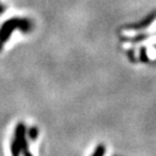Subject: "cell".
Masks as SVG:
<instances>
[{"mask_svg": "<svg viewBox=\"0 0 156 156\" xmlns=\"http://www.w3.org/2000/svg\"><path fill=\"white\" fill-rule=\"evenodd\" d=\"M140 55H141V60L143 62H146L147 61V53H146V50L145 48H141V52H140Z\"/></svg>", "mask_w": 156, "mask_h": 156, "instance_id": "cell-5", "label": "cell"}, {"mask_svg": "<svg viewBox=\"0 0 156 156\" xmlns=\"http://www.w3.org/2000/svg\"><path fill=\"white\" fill-rule=\"evenodd\" d=\"M25 126L23 124H19L15 128L14 139L11 144V152L13 155H19L21 151H24L25 154L30 155V153L27 150V142L25 140Z\"/></svg>", "mask_w": 156, "mask_h": 156, "instance_id": "cell-2", "label": "cell"}, {"mask_svg": "<svg viewBox=\"0 0 156 156\" xmlns=\"http://www.w3.org/2000/svg\"><path fill=\"white\" fill-rule=\"evenodd\" d=\"M3 12H5V7L0 3V14H1V13H3Z\"/></svg>", "mask_w": 156, "mask_h": 156, "instance_id": "cell-6", "label": "cell"}, {"mask_svg": "<svg viewBox=\"0 0 156 156\" xmlns=\"http://www.w3.org/2000/svg\"><path fill=\"white\" fill-rule=\"evenodd\" d=\"M16 28L21 29L23 32H28L29 29L32 28V24L28 20L19 19V17H13L3 23L2 27L0 29V50L2 49L5 41L10 38L13 30Z\"/></svg>", "mask_w": 156, "mask_h": 156, "instance_id": "cell-1", "label": "cell"}, {"mask_svg": "<svg viewBox=\"0 0 156 156\" xmlns=\"http://www.w3.org/2000/svg\"><path fill=\"white\" fill-rule=\"evenodd\" d=\"M105 154V146L104 145H98L95 147L94 152L92 153V155L95 156H101V155H104Z\"/></svg>", "mask_w": 156, "mask_h": 156, "instance_id": "cell-3", "label": "cell"}, {"mask_svg": "<svg viewBox=\"0 0 156 156\" xmlns=\"http://www.w3.org/2000/svg\"><path fill=\"white\" fill-rule=\"evenodd\" d=\"M37 136H38V129H37L36 127H33L32 129L29 130V136H30L32 140H36Z\"/></svg>", "mask_w": 156, "mask_h": 156, "instance_id": "cell-4", "label": "cell"}]
</instances>
